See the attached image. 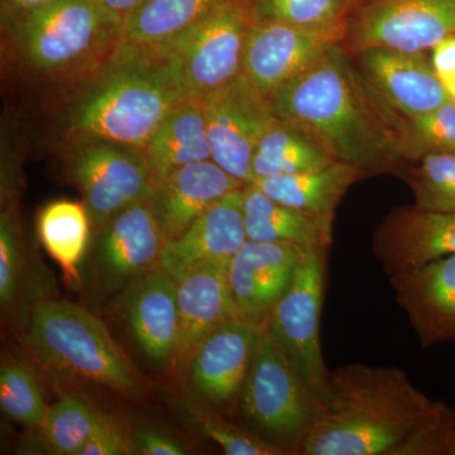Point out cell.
<instances>
[{"label":"cell","instance_id":"obj_1","mask_svg":"<svg viewBox=\"0 0 455 455\" xmlns=\"http://www.w3.org/2000/svg\"><path fill=\"white\" fill-rule=\"evenodd\" d=\"M268 99L276 118L304 128L335 161L358 167L368 178L400 176L405 169L388 107L340 44Z\"/></svg>","mask_w":455,"mask_h":455},{"label":"cell","instance_id":"obj_2","mask_svg":"<svg viewBox=\"0 0 455 455\" xmlns=\"http://www.w3.org/2000/svg\"><path fill=\"white\" fill-rule=\"evenodd\" d=\"M322 415L301 455H392L435 409L394 366L344 364L331 371Z\"/></svg>","mask_w":455,"mask_h":455},{"label":"cell","instance_id":"obj_3","mask_svg":"<svg viewBox=\"0 0 455 455\" xmlns=\"http://www.w3.org/2000/svg\"><path fill=\"white\" fill-rule=\"evenodd\" d=\"M66 101L60 128L66 143L100 140L145 149L185 94L163 62L145 50L119 46Z\"/></svg>","mask_w":455,"mask_h":455},{"label":"cell","instance_id":"obj_4","mask_svg":"<svg viewBox=\"0 0 455 455\" xmlns=\"http://www.w3.org/2000/svg\"><path fill=\"white\" fill-rule=\"evenodd\" d=\"M122 22L95 0H50L2 31L31 76L82 82L118 51Z\"/></svg>","mask_w":455,"mask_h":455},{"label":"cell","instance_id":"obj_5","mask_svg":"<svg viewBox=\"0 0 455 455\" xmlns=\"http://www.w3.org/2000/svg\"><path fill=\"white\" fill-rule=\"evenodd\" d=\"M236 403L247 429L284 454H299L324 409L266 326Z\"/></svg>","mask_w":455,"mask_h":455},{"label":"cell","instance_id":"obj_6","mask_svg":"<svg viewBox=\"0 0 455 455\" xmlns=\"http://www.w3.org/2000/svg\"><path fill=\"white\" fill-rule=\"evenodd\" d=\"M26 339L33 352L62 372L124 395L139 390L133 368L106 325L80 305H36Z\"/></svg>","mask_w":455,"mask_h":455},{"label":"cell","instance_id":"obj_7","mask_svg":"<svg viewBox=\"0 0 455 455\" xmlns=\"http://www.w3.org/2000/svg\"><path fill=\"white\" fill-rule=\"evenodd\" d=\"M253 0H223L175 38L145 50L166 66L187 98H203L242 74Z\"/></svg>","mask_w":455,"mask_h":455},{"label":"cell","instance_id":"obj_8","mask_svg":"<svg viewBox=\"0 0 455 455\" xmlns=\"http://www.w3.org/2000/svg\"><path fill=\"white\" fill-rule=\"evenodd\" d=\"M326 250H309L302 257L289 290L272 310L266 328L283 347L305 383L324 400L331 370L322 349Z\"/></svg>","mask_w":455,"mask_h":455},{"label":"cell","instance_id":"obj_9","mask_svg":"<svg viewBox=\"0 0 455 455\" xmlns=\"http://www.w3.org/2000/svg\"><path fill=\"white\" fill-rule=\"evenodd\" d=\"M68 145V173L92 223L104 227L124 209L154 196V178L142 149L100 140Z\"/></svg>","mask_w":455,"mask_h":455},{"label":"cell","instance_id":"obj_10","mask_svg":"<svg viewBox=\"0 0 455 455\" xmlns=\"http://www.w3.org/2000/svg\"><path fill=\"white\" fill-rule=\"evenodd\" d=\"M455 35V0H357L341 46L350 55L371 47L419 53Z\"/></svg>","mask_w":455,"mask_h":455},{"label":"cell","instance_id":"obj_11","mask_svg":"<svg viewBox=\"0 0 455 455\" xmlns=\"http://www.w3.org/2000/svg\"><path fill=\"white\" fill-rule=\"evenodd\" d=\"M202 101L212 160L243 184H253L254 149L276 119L269 99L241 74Z\"/></svg>","mask_w":455,"mask_h":455},{"label":"cell","instance_id":"obj_12","mask_svg":"<svg viewBox=\"0 0 455 455\" xmlns=\"http://www.w3.org/2000/svg\"><path fill=\"white\" fill-rule=\"evenodd\" d=\"M343 37L344 27L311 28L274 20L254 22L245 44L242 74L269 98L341 44Z\"/></svg>","mask_w":455,"mask_h":455},{"label":"cell","instance_id":"obj_13","mask_svg":"<svg viewBox=\"0 0 455 455\" xmlns=\"http://www.w3.org/2000/svg\"><path fill=\"white\" fill-rule=\"evenodd\" d=\"M262 331L263 326L233 317L197 344L188 359V379L202 403L218 407L238 401Z\"/></svg>","mask_w":455,"mask_h":455},{"label":"cell","instance_id":"obj_14","mask_svg":"<svg viewBox=\"0 0 455 455\" xmlns=\"http://www.w3.org/2000/svg\"><path fill=\"white\" fill-rule=\"evenodd\" d=\"M307 251L293 244L245 242L228 262V281L238 316L265 326Z\"/></svg>","mask_w":455,"mask_h":455},{"label":"cell","instance_id":"obj_15","mask_svg":"<svg viewBox=\"0 0 455 455\" xmlns=\"http://www.w3.org/2000/svg\"><path fill=\"white\" fill-rule=\"evenodd\" d=\"M372 253L388 277L455 254V212L392 209L373 233Z\"/></svg>","mask_w":455,"mask_h":455},{"label":"cell","instance_id":"obj_16","mask_svg":"<svg viewBox=\"0 0 455 455\" xmlns=\"http://www.w3.org/2000/svg\"><path fill=\"white\" fill-rule=\"evenodd\" d=\"M352 56L376 94L398 114L423 116L451 100L423 52L371 47Z\"/></svg>","mask_w":455,"mask_h":455},{"label":"cell","instance_id":"obj_17","mask_svg":"<svg viewBox=\"0 0 455 455\" xmlns=\"http://www.w3.org/2000/svg\"><path fill=\"white\" fill-rule=\"evenodd\" d=\"M388 280L424 348L455 341V254Z\"/></svg>","mask_w":455,"mask_h":455},{"label":"cell","instance_id":"obj_18","mask_svg":"<svg viewBox=\"0 0 455 455\" xmlns=\"http://www.w3.org/2000/svg\"><path fill=\"white\" fill-rule=\"evenodd\" d=\"M99 263L108 286H125L160 267L164 239L151 200L137 203L103 227Z\"/></svg>","mask_w":455,"mask_h":455},{"label":"cell","instance_id":"obj_19","mask_svg":"<svg viewBox=\"0 0 455 455\" xmlns=\"http://www.w3.org/2000/svg\"><path fill=\"white\" fill-rule=\"evenodd\" d=\"M122 313L134 340L156 364L175 359L180 334L178 281L155 268L125 287Z\"/></svg>","mask_w":455,"mask_h":455},{"label":"cell","instance_id":"obj_20","mask_svg":"<svg viewBox=\"0 0 455 455\" xmlns=\"http://www.w3.org/2000/svg\"><path fill=\"white\" fill-rule=\"evenodd\" d=\"M243 188L214 204L179 238L164 243L160 267L179 281L187 272L212 260H229L248 241Z\"/></svg>","mask_w":455,"mask_h":455},{"label":"cell","instance_id":"obj_21","mask_svg":"<svg viewBox=\"0 0 455 455\" xmlns=\"http://www.w3.org/2000/svg\"><path fill=\"white\" fill-rule=\"evenodd\" d=\"M244 187L212 160L171 173L156 187L151 199L166 242L179 238L214 204Z\"/></svg>","mask_w":455,"mask_h":455},{"label":"cell","instance_id":"obj_22","mask_svg":"<svg viewBox=\"0 0 455 455\" xmlns=\"http://www.w3.org/2000/svg\"><path fill=\"white\" fill-rule=\"evenodd\" d=\"M228 262L203 263L178 281L180 334L175 361H188L206 335L239 317L228 281Z\"/></svg>","mask_w":455,"mask_h":455},{"label":"cell","instance_id":"obj_23","mask_svg":"<svg viewBox=\"0 0 455 455\" xmlns=\"http://www.w3.org/2000/svg\"><path fill=\"white\" fill-rule=\"evenodd\" d=\"M155 188L188 164L212 160L202 98H185L155 132L145 149Z\"/></svg>","mask_w":455,"mask_h":455},{"label":"cell","instance_id":"obj_24","mask_svg":"<svg viewBox=\"0 0 455 455\" xmlns=\"http://www.w3.org/2000/svg\"><path fill=\"white\" fill-rule=\"evenodd\" d=\"M243 215L248 241L331 250L333 221L283 205L266 196L257 185L248 184L243 188Z\"/></svg>","mask_w":455,"mask_h":455},{"label":"cell","instance_id":"obj_25","mask_svg":"<svg viewBox=\"0 0 455 455\" xmlns=\"http://www.w3.org/2000/svg\"><path fill=\"white\" fill-rule=\"evenodd\" d=\"M366 173L353 164L333 163L323 169L257 180V185L271 199L313 217L333 221L335 211L350 188Z\"/></svg>","mask_w":455,"mask_h":455},{"label":"cell","instance_id":"obj_26","mask_svg":"<svg viewBox=\"0 0 455 455\" xmlns=\"http://www.w3.org/2000/svg\"><path fill=\"white\" fill-rule=\"evenodd\" d=\"M333 163H337L333 156L313 134L293 123L276 118L254 149L253 182L319 170Z\"/></svg>","mask_w":455,"mask_h":455},{"label":"cell","instance_id":"obj_27","mask_svg":"<svg viewBox=\"0 0 455 455\" xmlns=\"http://www.w3.org/2000/svg\"><path fill=\"white\" fill-rule=\"evenodd\" d=\"M223 0H145L123 20L121 46L152 49L196 25Z\"/></svg>","mask_w":455,"mask_h":455},{"label":"cell","instance_id":"obj_28","mask_svg":"<svg viewBox=\"0 0 455 455\" xmlns=\"http://www.w3.org/2000/svg\"><path fill=\"white\" fill-rule=\"evenodd\" d=\"M92 221L84 203L73 200L47 204L38 214V238L70 283L79 281V268L88 251Z\"/></svg>","mask_w":455,"mask_h":455},{"label":"cell","instance_id":"obj_29","mask_svg":"<svg viewBox=\"0 0 455 455\" xmlns=\"http://www.w3.org/2000/svg\"><path fill=\"white\" fill-rule=\"evenodd\" d=\"M388 113L398 155L406 164L430 154H455V101L451 99L423 116H403L390 107Z\"/></svg>","mask_w":455,"mask_h":455},{"label":"cell","instance_id":"obj_30","mask_svg":"<svg viewBox=\"0 0 455 455\" xmlns=\"http://www.w3.org/2000/svg\"><path fill=\"white\" fill-rule=\"evenodd\" d=\"M401 178L414 193L416 208L455 212V154H430L406 164Z\"/></svg>","mask_w":455,"mask_h":455},{"label":"cell","instance_id":"obj_31","mask_svg":"<svg viewBox=\"0 0 455 455\" xmlns=\"http://www.w3.org/2000/svg\"><path fill=\"white\" fill-rule=\"evenodd\" d=\"M100 415L82 397H62L49 407L40 427L47 447L55 454L79 455Z\"/></svg>","mask_w":455,"mask_h":455},{"label":"cell","instance_id":"obj_32","mask_svg":"<svg viewBox=\"0 0 455 455\" xmlns=\"http://www.w3.org/2000/svg\"><path fill=\"white\" fill-rule=\"evenodd\" d=\"M180 412L193 429L220 445L227 455H284L283 451L250 429L238 427L221 418L202 403L184 401L180 403Z\"/></svg>","mask_w":455,"mask_h":455},{"label":"cell","instance_id":"obj_33","mask_svg":"<svg viewBox=\"0 0 455 455\" xmlns=\"http://www.w3.org/2000/svg\"><path fill=\"white\" fill-rule=\"evenodd\" d=\"M357 0H253L254 20L311 28L344 27Z\"/></svg>","mask_w":455,"mask_h":455},{"label":"cell","instance_id":"obj_34","mask_svg":"<svg viewBox=\"0 0 455 455\" xmlns=\"http://www.w3.org/2000/svg\"><path fill=\"white\" fill-rule=\"evenodd\" d=\"M0 406L16 423L40 429L49 407L40 383L26 364L3 362L0 368Z\"/></svg>","mask_w":455,"mask_h":455},{"label":"cell","instance_id":"obj_35","mask_svg":"<svg viewBox=\"0 0 455 455\" xmlns=\"http://www.w3.org/2000/svg\"><path fill=\"white\" fill-rule=\"evenodd\" d=\"M455 434V409L436 401L435 409L392 455H448Z\"/></svg>","mask_w":455,"mask_h":455},{"label":"cell","instance_id":"obj_36","mask_svg":"<svg viewBox=\"0 0 455 455\" xmlns=\"http://www.w3.org/2000/svg\"><path fill=\"white\" fill-rule=\"evenodd\" d=\"M20 247L16 221L9 212L0 220V301L7 307L16 295L20 277Z\"/></svg>","mask_w":455,"mask_h":455},{"label":"cell","instance_id":"obj_37","mask_svg":"<svg viewBox=\"0 0 455 455\" xmlns=\"http://www.w3.org/2000/svg\"><path fill=\"white\" fill-rule=\"evenodd\" d=\"M132 451L133 443L127 439L121 425L101 414L79 455H123L131 454Z\"/></svg>","mask_w":455,"mask_h":455},{"label":"cell","instance_id":"obj_38","mask_svg":"<svg viewBox=\"0 0 455 455\" xmlns=\"http://www.w3.org/2000/svg\"><path fill=\"white\" fill-rule=\"evenodd\" d=\"M136 451L145 455H184V447L176 440L164 435L149 427H140L136 431Z\"/></svg>","mask_w":455,"mask_h":455},{"label":"cell","instance_id":"obj_39","mask_svg":"<svg viewBox=\"0 0 455 455\" xmlns=\"http://www.w3.org/2000/svg\"><path fill=\"white\" fill-rule=\"evenodd\" d=\"M431 64L440 82L455 75V35H449L433 47Z\"/></svg>","mask_w":455,"mask_h":455},{"label":"cell","instance_id":"obj_40","mask_svg":"<svg viewBox=\"0 0 455 455\" xmlns=\"http://www.w3.org/2000/svg\"><path fill=\"white\" fill-rule=\"evenodd\" d=\"M49 2L50 0H0L2 29L13 25L20 18Z\"/></svg>","mask_w":455,"mask_h":455},{"label":"cell","instance_id":"obj_41","mask_svg":"<svg viewBox=\"0 0 455 455\" xmlns=\"http://www.w3.org/2000/svg\"><path fill=\"white\" fill-rule=\"evenodd\" d=\"M145 0H98L101 7L106 8L113 16L124 20L134 9L140 7Z\"/></svg>","mask_w":455,"mask_h":455},{"label":"cell","instance_id":"obj_42","mask_svg":"<svg viewBox=\"0 0 455 455\" xmlns=\"http://www.w3.org/2000/svg\"><path fill=\"white\" fill-rule=\"evenodd\" d=\"M443 85H444L445 92H448L449 98L455 101V75L448 79L443 80Z\"/></svg>","mask_w":455,"mask_h":455},{"label":"cell","instance_id":"obj_43","mask_svg":"<svg viewBox=\"0 0 455 455\" xmlns=\"http://www.w3.org/2000/svg\"><path fill=\"white\" fill-rule=\"evenodd\" d=\"M448 455H455V434L453 443H451V449H449Z\"/></svg>","mask_w":455,"mask_h":455},{"label":"cell","instance_id":"obj_44","mask_svg":"<svg viewBox=\"0 0 455 455\" xmlns=\"http://www.w3.org/2000/svg\"><path fill=\"white\" fill-rule=\"evenodd\" d=\"M95 2H98V0H95Z\"/></svg>","mask_w":455,"mask_h":455}]
</instances>
